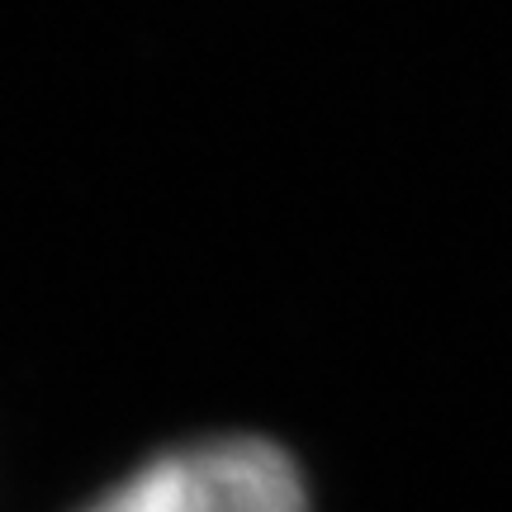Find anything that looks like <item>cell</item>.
Instances as JSON below:
<instances>
[{
  "label": "cell",
  "instance_id": "1",
  "mask_svg": "<svg viewBox=\"0 0 512 512\" xmlns=\"http://www.w3.org/2000/svg\"><path fill=\"white\" fill-rule=\"evenodd\" d=\"M76 512H313V498L280 441L214 432L143 456Z\"/></svg>",
  "mask_w": 512,
  "mask_h": 512
}]
</instances>
